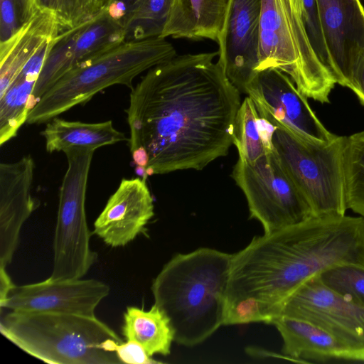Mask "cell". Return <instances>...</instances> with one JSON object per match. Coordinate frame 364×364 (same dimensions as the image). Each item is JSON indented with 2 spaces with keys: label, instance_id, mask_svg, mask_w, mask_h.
Instances as JSON below:
<instances>
[{
  "label": "cell",
  "instance_id": "6da1fadb",
  "mask_svg": "<svg viewBox=\"0 0 364 364\" xmlns=\"http://www.w3.org/2000/svg\"><path fill=\"white\" fill-rule=\"evenodd\" d=\"M218 51L176 55L149 69L129 95L128 139L134 163L147 176L201 170L233 144L239 90Z\"/></svg>",
  "mask_w": 364,
  "mask_h": 364
},
{
  "label": "cell",
  "instance_id": "7a4b0ae2",
  "mask_svg": "<svg viewBox=\"0 0 364 364\" xmlns=\"http://www.w3.org/2000/svg\"><path fill=\"white\" fill-rule=\"evenodd\" d=\"M364 266V218L312 215L254 237L232 255L226 311L235 323H270L306 282L337 265Z\"/></svg>",
  "mask_w": 364,
  "mask_h": 364
},
{
  "label": "cell",
  "instance_id": "3957f363",
  "mask_svg": "<svg viewBox=\"0 0 364 364\" xmlns=\"http://www.w3.org/2000/svg\"><path fill=\"white\" fill-rule=\"evenodd\" d=\"M231 259L201 247L173 257L153 280L154 304L169 318L177 343L198 345L224 325Z\"/></svg>",
  "mask_w": 364,
  "mask_h": 364
},
{
  "label": "cell",
  "instance_id": "277c9868",
  "mask_svg": "<svg viewBox=\"0 0 364 364\" xmlns=\"http://www.w3.org/2000/svg\"><path fill=\"white\" fill-rule=\"evenodd\" d=\"M1 333L26 353L53 364H119L121 338L96 316L11 311Z\"/></svg>",
  "mask_w": 364,
  "mask_h": 364
},
{
  "label": "cell",
  "instance_id": "5b68a950",
  "mask_svg": "<svg viewBox=\"0 0 364 364\" xmlns=\"http://www.w3.org/2000/svg\"><path fill=\"white\" fill-rule=\"evenodd\" d=\"M176 55L165 38L124 41L81 63L52 85L30 109L26 123H46L115 85L134 87V78Z\"/></svg>",
  "mask_w": 364,
  "mask_h": 364
},
{
  "label": "cell",
  "instance_id": "8992f818",
  "mask_svg": "<svg viewBox=\"0 0 364 364\" xmlns=\"http://www.w3.org/2000/svg\"><path fill=\"white\" fill-rule=\"evenodd\" d=\"M257 71L275 68L287 74L299 91L322 104L337 82L310 41L301 0H260Z\"/></svg>",
  "mask_w": 364,
  "mask_h": 364
},
{
  "label": "cell",
  "instance_id": "52a82bcc",
  "mask_svg": "<svg viewBox=\"0 0 364 364\" xmlns=\"http://www.w3.org/2000/svg\"><path fill=\"white\" fill-rule=\"evenodd\" d=\"M272 143L284 168L308 201L313 215H345L346 136L322 141L274 123Z\"/></svg>",
  "mask_w": 364,
  "mask_h": 364
},
{
  "label": "cell",
  "instance_id": "ba28073f",
  "mask_svg": "<svg viewBox=\"0 0 364 364\" xmlns=\"http://www.w3.org/2000/svg\"><path fill=\"white\" fill-rule=\"evenodd\" d=\"M95 149L71 147L65 149L68 168L59 192L57 220L53 237V264L50 279L82 278L96 260L90 247L85 198Z\"/></svg>",
  "mask_w": 364,
  "mask_h": 364
},
{
  "label": "cell",
  "instance_id": "9c48e42d",
  "mask_svg": "<svg viewBox=\"0 0 364 364\" xmlns=\"http://www.w3.org/2000/svg\"><path fill=\"white\" fill-rule=\"evenodd\" d=\"M232 178L242 191L252 218L271 233L313 215L311 208L276 152L269 151L256 161L240 158Z\"/></svg>",
  "mask_w": 364,
  "mask_h": 364
},
{
  "label": "cell",
  "instance_id": "30bf717a",
  "mask_svg": "<svg viewBox=\"0 0 364 364\" xmlns=\"http://www.w3.org/2000/svg\"><path fill=\"white\" fill-rule=\"evenodd\" d=\"M279 316L316 325L338 342L348 360L364 361V307L328 288L318 275L291 295Z\"/></svg>",
  "mask_w": 364,
  "mask_h": 364
},
{
  "label": "cell",
  "instance_id": "8fae6325",
  "mask_svg": "<svg viewBox=\"0 0 364 364\" xmlns=\"http://www.w3.org/2000/svg\"><path fill=\"white\" fill-rule=\"evenodd\" d=\"M125 40L124 28L106 10L59 33L51 41L31 97V108L60 77L81 63Z\"/></svg>",
  "mask_w": 364,
  "mask_h": 364
},
{
  "label": "cell",
  "instance_id": "7c38bea8",
  "mask_svg": "<svg viewBox=\"0 0 364 364\" xmlns=\"http://www.w3.org/2000/svg\"><path fill=\"white\" fill-rule=\"evenodd\" d=\"M245 93L252 100L259 117L271 125L279 123L303 136L322 141L336 136L322 124L292 80L279 70L257 72Z\"/></svg>",
  "mask_w": 364,
  "mask_h": 364
},
{
  "label": "cell",
  "instance_id": "4fadbf2b",
  "mask_svg": "<svg viewBox=\"0 0 364 364\" xmlns=\"http://www.w3.org/2000/svg\"><path fill=\"white\" fill-rule=\"evenodd\" d=\"M260 6V0H230L216 42L218 62L240 92L257 73Z\"/></svg>",
  "mask_w": 364,
  "mask_h": 364
},
{
  "label": "cell",
  "instance_id": "5bb4252c",
  "mask_svg": "<svg viewBox=\"0 0 364 364\" xmlns=\"http://www.w3.org/2000/svg\"><path fill=\"white\" fill-rule=\"evenodd\" d=\"M320 23L337 84L350 89L364 58V6L361 0H316Z\"/></svg>",
  "mask_w": 364,
  "mask_h": 364
},
{
  "label": "cell",
  "instance_id": "9a60e30c",
  "mask_svg": "<svg viewBox=\"0 0 364 364\" xmlns=\"http://www.w3.org/2000/svg\"><path fill=\"white\" fill-rule=\"evenodd\" d=\"M109 287L95 279L53 280L15 286L1 309L21 313H59L95 316Z\"/></svg>",
  "mask_w": 364,
  "mask_h": 364
},
{
  "label": "cell",
  "instance_id": "2e32d148",
  "mask_svg": "<svg viewBox=\"0 0 364 364\" xmlns=\"http://www.w3.org/2000/svg\"><path fill=\"white\" fill-rule=\"evenodd\" d=\"M154 208L146 179L124 178L95 220L93 232L108 246H125L144 230Z\"/></svg>",
  "mask_w": 364,
  "mask_h": 364
},
{
  "label": "cell",
  "instance_id": "e0dca14e",
  "mask_svg": "<svg viewBox=\"0 0 364 364\" xmlns=\"http://www.w3.org/2000/svg\"><path fill=\"white\" fill-rule=\"evenodd\" d=\"M34 169L30 155L0 164V267L11 262L21 228L37 207L31 195Z\"/></svg>",
  "mask_w": 364,
  "mask_h": 364
},
{
  "label": "cell",
  "instance_id": "ac0fdd59",
  "mask_svg": "<svg viewBox=\"0 0 364 364\" xmlns=\"http://www.w3.org/2000/svg\"><path fill=\"white\" fill-rule=\"evenodd\" d=\"M230 0H172L161 38L217 42Z\"/></svg>",
  "mask_w": 364,
  "mask_h": 364
},
{
  "label": "cell",
  "instance_id": "d6986e66",
  "mask_svg": "<svg viewBox=\"0 0 364 364\" xmlns=\"http://www.w3.org/2000/svg\"><path fill=\"white\" fill-rule=\"evenodd\" d=\"M59 33L60 30L52 15L33 11L14 36L0 43V95L40 48Z\"/></svg>",
  "mask_w": 364,
  "mask_h": 364
},
{
  "label": "cell",
  "instance_id": "ffe728a7",
  "mask_svg": "<svg viewBox=\"0 0 364 364\" xmlns=\"http://www.w3.org/2000/svg\"><path fill=\"white\" fill-rule=\"evenodd\" d=\"M53 39L40 48L0 95L1 146L15 137L26 123L32 94Z\"/></svg>",
  "mask_w": 364,
  "mask_h": 364
},
{
  "label": "cell",
  "instance_id": "44dd1931",
  "mask_svg": "<svg viewBox=\"0 0 364 364\" xmlns=\"http://www.w3.org/2000/svg\"><path fill=\"white\" fill-rule=\"evenodd\" d=\"M283 340L282 352L294 359H343L346 353L328 332L309 321L279 316L271 323Z\"/></svg>",
  "mask_w": 364,
  "mask_h": 364
},
{
  "label": "cell",
  "instance_id": "7402d4cb",
  "mask_svg": "<svg viewBox=\"0 0 364 364\" xmlns=\"http://www.w3.org/2000/svg\"><path fill=\"white\" fill-rule=\"evenodd\" d=\"M49 153L64 151L71 147L96 150L101 146L128 140L125 134L113 126L111 120L87 123L55 117L47 122L41 132Z\"/></svg>",
  "mask_w": 364,
  "mask_h": 364
},
{
  "label": "cell",
  "instance_id": "603a6c76",
  "mask_svg": "<svg viewBox=\"0 0 364 364\" xmlns=\"http://www.w3.org/2000/svg\"><path fill=\"white\" fill-rule=\"evenodd\" d=\"M122 332L126 341L138 343L151 357L168 355L174 341L169 318L155 304L148 311L128 306L124 314Z\"/></svg>",
  "mask_w": 364,
  "mask_h": 364
},
{
  "label": "cell",
  "instance_id": "cb8c5ba5",
  "mask_svg": "<svg viewBox=\"0 0 364 364\" xmlns=\"http://www.w3.org/2000/svg\"><path fill=\"white\" fill-rule=\"evenodd\" d=\"M274 127L259 117L252 100L246 97L238 109L233 134V144L239 157L252 163L273 149Z\"/></svg>",
  "mask_w": 364,
  "mask_h": 364
},
{
  "label": "cell",
  "instance_id": "d4e9b609",
  "mask_svg": "<svg viewBox=\"0 0 364 364\" xmlns=\"http://www.w3.org/2000/svg\"><path fill=\"white\" fill-rule=\"evenodd\" d=\"M343 164L346 208L364 218V131L346 136Z\"/></svg>",
  "mask_w": 364,
  "mask_h": 364
},
{
  "label": "cell",
  "instance_id": "484cf974",
  "mask_svg": "<svg viewBox=\"0 0 364 364\" xmlns=\"http://www.w3.org/2000/svg\"><path fill=\"white\" fill-rule=\"evenodd\" d=\"M108 0H29L31 13L52 15L60 32L71 29L95 18Z\"/></svg>",
  "mask_w": 364,
  "mask_h": 364
},
{
  "label": "cell",
  "instance_id": "4316f807",
  "mask_svg": "<svg viewBox=\"0 0 364 364\" xmlns=\"http://www.w3.org/2000/svg\"><path fill=\"white\" fill-rule=\"evenodd\" d=\"M172 0H144L124 27L125 40L161 37Z\"/></svg>",
  "mask_w": 364,
  "mask_h": 364
},
{
  "label": "cell",
  "instance_id": "83f0119b",
  "mask_svg": "<svg viewBox=\"0 0 364 364\" xmlns=\"http://www.w3.org/2000/svg\"><path fill=\"white\" fill-rule=\"evenodd\" d=\"M328 288L364 307V266L344 264L318 274Z\"/></svg>",
  "mask_w": 364,
  "mask_h": 364
},
{
  "label": "cell",
  "instance_id": "f1b7e54d",
  "mask_svg": "<svg viewBox=\"0 0 364 364\" xmlns=\"http://www.w3.org/2000/svg\"><path fill=\"white\" fill-rule=\"evenodd\" d=\"M31 15L29 0H0V43L14 36Z\"/></svg>",
  "mask_w": 364,
  "mask_h": 364
},
{
  "label": "cell",
  "instance_id": "f546056e",
  "mask_svg": "<svg viewBox=\"0 0 364 364\" xmlns=\"http://www.w3.org/2000/svg\"><path fill=\"white\" fill-rule=\"evenodd\" d=\"M301 3L305 26L312 46L321 60L331 70L329 56L320 23L317 1L316 0H301Z\"/></svg>",
  "mask_w": 364,
  "mask_h": 364
},
{
  "label": "cell",
  "instance_id": "4dcf8cb0",
  "mask_svg": "<svg viewBox=\"0 0 364 364\" xmlns=\"http://www.w3.org/2000/svg\"><path fill=\"white\" fill-rule=\"evenodd\" d=\"M116 353L121 363L153 364L159 363L149 356L144 348L133 341H127L117 345Z\"/></svg>",
  "mask_w": 364,
  "mask_h": 364
},
{
  "label": "cell",
  "instance_id": "1f68e13d",
  "mask_svg": "<svg viewBox=\"0 0 364 364\" xmlns=\"http://www.w3.org/2000/svg\"><path fill=\"white\" fill-rule=\"evenodd\" d=\"M144 0H108L105 6L108 13L124 28Z\"/></svg>",
  "mask_w": 364,
  "mask_h": 364
},
{
  "label": "cell",
  "instance_id": "d6a6232c",
  "mask_svg": "<svg viewBox=\"0 0 364 364\" xmlns=\"http://www.w3.org/2000/svg\"><path fill=\"white\" fill-rule=\"evenodd\" d=\"M350 90L355 93L360 103L364 106V58L355 71Z\"/></svg>",
  "mask_w": 364,
  "mask_h": 364
},
{
  "label": "cell",
  "instance_id": "836d02e7",
  "mask_svg": "<svg viewBox=\"0 0 364 364\" xmlns=\"http://www.w3.org/2000/svg\"><path fill=\"white\" fill-rule=\"evenodd\" d=\"M16 285L6 272V267H0V306H4L11 290Z\"/></svg>",
  "mask_w": 364,
  "mask_h": 364
}]
</instances>
